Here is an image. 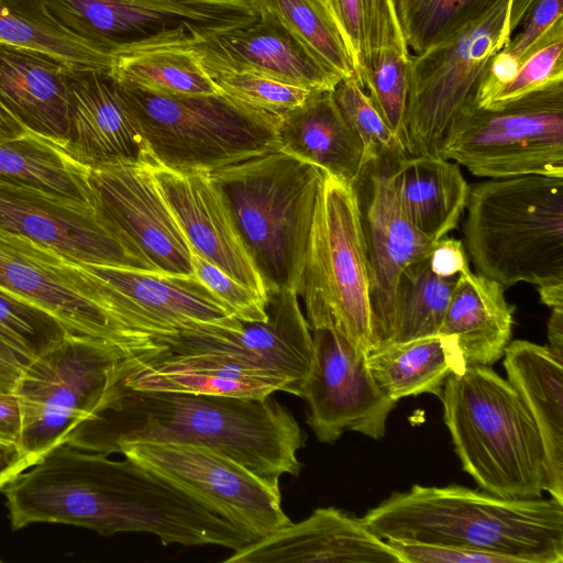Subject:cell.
<instances>
[{"label":"cell","mask_w":563,"mask_h":563,"mask_svg":"<svg viewBox=\"0 0 563 563\" xmlns=\"http://www.w3.org/2000/svg\"><path fill=\"white\" fill-rule=\"evenodd\" d=\"M121 367L93 412L63 443L108 455L131 442L195 444L218 450L276 484L284 474H299L298 451L306 438L273 395L139 390L122 382Z\"/></svg>","instance_id":"6da1fadb"},{"label":"cell","mask_w":563,"mask_h":563,"mask_svg":"<svg viewBox=\"0 0 563 563\" xmlns=\"http://www.w3.org/2000/svg\"><path fill=\"white\" fill-rule=\"evenodd\" d=\"M361 519L384 540L477 550L519 563H563V503L553 497L413 485L391 494Z\"/></svg>","instance_id":"7a4b0ae2"},{"label":"cell","mask_w":563,"mask_h":563,"mask_svg":"<svg viewBox=\"0 0 563 563\" xmlns=\"http://www.w3.org/2000/svg\"><path fill=\"white\" fill-rule=\"evenodd\" d=\"M0 493L13 530L64 523L103 537L139 531L153 504L148 479L136 463L66 443L48 450Z\"/></svg>","instance_id":"3957f363"},{"label":"cell","mask_w":563,"mask_h":563,"mask_svg":"<svg viewBox=\"0 0 563 563\" xmlns=\"http://www.w3.org/2000/svg\"><path fill=\"white\" fill-rule=\"evenodd\" d=\"M440 399L463 470L483 490L503 497L541 496L545 490L541 437L507 379L489 366H466L448 377Z\"/></svg>","instance_id":"277c9868"},{"label":"cell","mask_w":563,"mask_h":563,"mask_svg":"<svg viewBox=\"0 0 563 563\" xmlns=\"http://www.w3.org/2000/svg\"><path fill=\"white\" fill-rule=\"evenodd\" d=\"M463 233L479 275L504 288L563 284V178L525 175L470 187Z\"/></svg>","instance_id":"5b68a950"},{"label":"cell","mask_w":563,"mask_h":563,"mask_svg":"<svg viewBox=\"0 0 563 563\" xmlns=\"http://www.w3.org/2000/svg\"><path fill=\"white\" fill-rule=\"evenodd\" d=\"M266 285L298 295L323 172L276 151L209 174Z\"/></svg>","instance_id":"8992f818"},{"label":"cell","mask_w":563,"mask_h":563,"mask_svg":"<svg viewBox=\"0 0 563 563\" xmlns=\"http://www.w3.org/2000/svg\"><path fill=\"white\" fill-rule=\"evenodd\" d=\"M155 163L212 173L279 151L280 118L225 93L177 96L120 81Z\"/></svg>","instance_id":"52a82bcc"},{"label":"cell","mask_w":563,"mask_h":563,"mask_svg":"<svg viewBox=\"0 0 563 563\" xmlns=\"http://www.w3.org/2000/svg\"><path fill=\"white\" fill-rule=\"evenodd\" d=\"M298 297L312 329L331 328L372 350L367 249L354 186L323 173L316 198Z\"/></svg>","instance_id":"ba28073f"},{"label":"cell","mask_w":563,"mask_h":563,"mask_svg":"<svg viewBox=\"0 0 563 563\" xmlns=\"http://www.w3.org/2000/svg\"><path fill=\"white\" fill-rule=\"evenodd\" d=\"M534 0H496L448 38L410 57L407 155H438L452 123L477 104L492 57L511 38Z\"/></svg>","instance_id":"9c48e42d"},{"label":"cell","mask_w":563,"mask_h":563,"mask_svg":"<svg viewBox=\"0 0 563 563\" xmlns=\"http://www.w3.org/2000/svg\"><path fill=\"white\" fill-rule=\"evenodd\" d=\"M150 344L69 334L24 367L13 393L22 415L20 445L34 464L93 412L123 362Z\"/></svg>","instance_id":"30bf717a"},{"label":"cell","mask_w":563,"mask_h":563,"mask_svg":"<svg viewBox=\"0 0 563 563\" xmlns=\"http://www.w3.org/2000/svg\"><path fill=\"white\" fill-rule=\"evenodd\" d=\"M438 155L477 177L563 178V82L498 108L472 107L452 123Z\"/></svg>","instance_id":"8fae6325"},{"label":"cell","mask_w":563,"mask_h":563,"mask_svg":"<svg viewBox=\"0 0 563 563\" xmlns=\"http://www.w3.org/2000/svg\"><path fill=\"white\" fill-rule=\"evenodd\" d=\"M70 33L112 55L190 46L252 23L244 0H44Z\"/></svg>","instance_id":"7c38bea8"},{"label":"cell","mask_w":563,"mask_h":563,"mask_svg":"<svg viewBox=\"0 0 563 563\" xmlns=\"http://www.w3.org/2000/svg\"><path fill=\"white\" fill-rule=\"evenodd\" d=\"M168 482L255 538L291 522L282 507L279 484L208 446L131 442L117 452Z\"/></svg>","instance_id":"4fadbf2b"},{"label":"cell","mask_w":563,"mask_h":563,"mask_svg":"<svg viewBox=\"0 0 563 563\" xmlns=\"http://www.w3.org/2000/svg\"><path fill=\"white\" fill-rule=\"evenodd\" d=\"M0 287L56 317L71 334L137 345L114 321L104 282L57 250L0 229Z\"/></svg>","instance_id":"5bb4252c"},{"label":"cell","mask_w":563,"mask_h":563,"mask_svg":"<svg viewBox=\"0 0 563 563\" xmlns=\"http://www.w3.org/2000/svg\"><path fill=\"white\" fill-rule=\"evenodd\" d=\"M0 229L96 265L159 272L134 241L98 208L0 177Z\"/></svg>","instance_id":"9a60e30c"},{"label":"cell","mask_w":563,"mask_h":563,"mask_svg":"<svg viewBox=\"0 0 563 563\" xmlns=\"http://www.w3.org/2000/svg\"><path fill=\"white\" fill-rule=\"evenodd\" d=\"M313 354L299 395L307 404V423L323 443L345 430L379 440L397 401L376 384L367 353L331 328L312 329Z\"/></svg>","instance_id":"2e32d148"},{"label":"cell","mask_w":563,"mask_h":563,"mask_svg":"<svg viewBox=\"0 0 563 563\" xmlns=\"http://www.w3.org/2000/svg\"><path fill=\"white\" fill-rule=\"evenodd\" d=\"M82 264L106 283L110 314L135 341L238 320L195 275Z\"/></svg>","instance_id":"e0dca14e"},{"label":"cell","mask_w":563,"mask_h":563,"mask_svg":"<svg viewBox=\"0 0 563 563\" xmlns=\"http://www.w3.org/2000/svg\"><path fill=\"white\" fill-rule=\"evenodd\" d=\"M298 298L288 288L267 289L264 321L198 324L151 342L163 353L228 354L287 375L300 389L310 368L313 340Z\"/></svg>","instance_id":"ac0fdd59"},{"label":"cell","mask_w":563,"mask_h":563,"mask_svg":"<svg viewBox=\"0 0 563 563\" xmlns=\"http://www.w3.org/2000/svg\"><path fill=\"white\" fill-rule=\"evenodd\" d=\"M354 188L369 266L372 352L389 341L394 297L401 273L410 264L428 258L437 241L420 232L406 217L385 159L367 163Z\"/></svg>","instance_id":"d6986e66"},{"label":"cell","mask_w":563,"mask_h":563,"mask_svg":"<svg viewBox=\"0 0 563 563\" xmlns=\"http://www.w3.org/2000/svg\"><path fill=\"white\" fill-rule=\"evenodd\" d=\"M96 207L163 273L195 275L191 251L163 198L151 165L118 163L89 169Z\"/></svg>","instance_id":"ffe728a7"},{"label":"cell","mask_w":563,"mask_h":563,"mask_svg":"<svg viewBox=\"0 0 563 563\" xmlns=\"http://www.w3.org/2000/svg\"><path fill=\"white\" fill-rule=\"evenodd\" d=\"M151 169L190 251L266 301V285L219 185L208 173L178 172L157 163Z\"/></svg>","instance_id":"44dd1931"},{"label":"cell","mask_w":563,"mask_h":563,"mask_svg":"<svg viewBox=\"0 0 563 563\" xmlns=\"http://www.w3.org/2000/svg\"><path fill=\"white\" fill-rule=\"evenodd\" d=\"M67 86L69 124L62 148L70 158L89 169L155 163L111 71L71 65Z\"/></svg>","instance_id":"7402d4cb"},{"label":"cell","mask_w":563,"mask_h":563,"mask_svg":"<svg viewBox=\"0 0 563 563\" xmlns=\"http://www.w3.org/2000/svg\"><path fill=\"white\" fill-rule=\"evenodd\" d=\"M158 349L151 345L130 356L120 371L122 382L139 390L239 398L299 394V385L289 376L228 354L163 353Z\"/></svg>","instance_id":"603a6c76"},{"label":"cell","mask_w":563,"mask_h":563,"mask_svg":"<svg viewBox=\"0 0 563 563\" xmlns=\"http://www.w3.org/2000/svg\"><path fill=\"white\" fill-rule=\"evenodd\" d=\"M187 47L203 65L251 73L312 91H332L342 79L268 12H257L252 23Z\"/></svg>","instance_id":"cb8c5ba5"},{"label":"cell","mask_w":563,"mask_h":563,"mask_svg":"<svg viewBox=\"0 0 563 563\" xmlns=\"http://www.w3.org/2000/svg\"><path fill=\"white\" fill-rule=\"evenodd\" d=\"M222 562L405 563L362 519L334 507L317 508L306 519L256 539Z\"/></svg>","instance_id":"d4e9b609"},{"label":"cell","mask_w":563,"mask_h":563,"mask_svg":"<svg viewBox=\"0 0 563 563\" xmlns=\"http://www.w3.org/2000/svg\"><path fill=\"white\" fill-rule=\"evenodd\" d=\"M59 57L0 42V102L30 132L60 147L67 139V71Z\"/></svg>","instance_id":"484cf974"},{"label":"cell","mask_w":563,"mask_h":563,"mask_svg":"<svg viewBox=\"0 0 563 563\" xmlns=\"http://www.w3.org/2000/svg\"><path fill=\"white\" fill-rule=\"evenodd\" d=\"M507 380L532 417L544 450L545 492L563 503V358L526 340L504 352Z\"/></svg>","instance_id":"4316f807"},{"label":"cell","mask_w":563,"mask_h":563,"mask_svg":"<svg viewBox=\"0 0 563 563\" xmlns=\"http://www.w3.org/2000/svg\"><path fill=\"white\" fill-rule=\"evenodd\" d=\"M280 148L354 186L367 164L360 137L341 114L331 91H316L280 117Z\"/></svg>","instance_id":"83f0119b"},{"label":"cell","mask_w":563,"mask_h":563,"mask_svg":"<svg viewBox=\"0 0 563 563\" xmlns=\"http://www.w3.org/2000/svg\"><path fill=\"white\" fill-rule=\"evenodd\" d=\"M385 164L402 211L420 232L439 241L457 227L470 186L456 163L440 155H402Z\"/></svg>","instance_id":"f1b7e54d"},{"label":"cell","mask_w":563,"mask_h":563,"mask_svg":"<svg viewBox=\"0 0 563 563\" xmlns=\"http://www.w3.org/2000/svg\"><path fill=\"white\" fill-rule=\"evenodd\" d=\"M504 291L470 269L459 275L439 334L455 339L466 366H490L504 355L514 325V307Z\"/></svg>","instance_id":"f546056e"},{"label":"cell","mask_w":563,"mask_h":563,"mask_svg":"<svg viewBox=\"0 0 563 563\" xmlns=\"http://www.w3.org/2000/svg\"><path fill=\"white\" fill-rule=\"evenodd\" d=\"M369 371L390 399L433 394L440 398L448 377L466 364L454 338L434 334L389 343L367 354Z\"/></svg>","instance_id":"4dcf8cb0"},{"label":"cell","mask_w":563,"mask_h":563,"mask_svg":"<svg viewBox=\"0 0 563 563\" xmlns=\"http://www.w3.org/2000/svg\"><path fill=\"white\" fill-rule=\"evenodd\" d=\"M0 177L96 208L89 168L33 132L0 143Z\"/></svg>","instance_id":"1f68e13d"},{"label":"cell","mask_w":563,"mask_h":563,"mask_svg":"<svg viewBox=\"0 0 563 563\" xmlns=\"http://www.w3.org/2000/svg\"><path fill=\"white\" fill-rule=\"evenodd\" d=\"M0 42L106 71L112 70L117 58L66 30L44 0H0Z\"/></svg>","instance_id":"d6a6232c"},{"label":"cell","mask_w":563,"mask_h":563,"mask_svg":"<svg viewBox=\"0 0 563 563\" xmlns=\"http://www.w3.org/2000/svg\"><path fill=\"white\" fill-rule=\"evenodd\" d=\"M111 74L117 80L165 95L220 92L197 54L187 46H164L119 54Z\"/></svg>","instance_id":"836d02e7"},{"label":"cell","mask_w":563,"mask_h":563,"mask_svg":"<svg viewBox=\"0 0 563 563\" xmlns=\"http://www.w3.org/2000/svg\"><path fill=\"white\" fill-rule=\"evenodd\" d=\"M457 277L434 274L428 258L407 266L397 283L387 344L438 334Z\"/></svg>","instance_id":"e575fe53"},{"label":"cell","mask_w":563,"mask_h":563,"mask_svg":"<svg viewBox=\"0 0 563 563\" xmlns=\"http://www.w3.org/2000/svg\"><path fill=\"white\" fill-rule=\"evenodd\" d=\"M340 29L354 64V76L376 53L408 52L395 0H320Z\"/></svg>","instance_id":"d590c367"},{"label":"cell","mask_w":563,"mask_h":563,"mask_svg":"<svg viewBox=\"0 0 563 563\" xmlns=\"http://www.w3.org/2000/svg\"><path fill=\"white\" fill-rule=\"evenodd\" d=\"M257 12L277 18L341 78L354 76V64L335 21L320 0H244Z\"/></svg>","instance_id":"8d00e7d4"},{"label":"cell","mask_w":563,"mask_h":563,"mask_svg":"<svg viewBox=\"0 0 563 563\" xmlns=\"http://www.w3.org/2000/svg\"><path fill=\"white\" fill-rule=\"evenodd\" d=\"M496 0H395L408 48L420 54L481 16Z\"/></svg>","instance_id":"74e56055"},{"label":"cell","mask_w":563,"mask_h":563,"mask_svg":"<svg viewBox=\"0 0 563 563\" xmlns=\"http://www.w3.org/2000/svg\"><path fill=\"white\" fill-rule=\"evenodd\" d=\"M410 57L409 52L380 51L372 56L356 77L405 152Z\"/></svg>","instance_id":"f35d334b"},{"label":"cell","mask_w":563,"mask_h":563,"mask_svg":"<svg viewBox=\"0 0 563 563\" xmlns=\"http://www.w3.org/2000/svg\"><path fill=\"white\" fill-rule=\"evenodd\" d=\"M69 334L52 313L0 287V336L29 363Z\"/></svg>","instance_id":"ab89813d"},{"label":"cell","mask_w":563,"mask_h":563,"mask_svg":"<svg viewBox=\"0 0 563 563\" xmlns=\"http://www.w3.org/2000/svg\"><path fill=\"white\" fill-rule=\"evenodd\" d=\"M331 92L344 120L362 141L367 163L407 155L355 76L342 78Z\"/></svg>","instance_id":"60d3db41"},{"label":"cell","mask_w":563,"mask_h":563,"mask_svg":"<svg viewBox=\"0 0 563 563\" xmlns=\"http://www.w3.org/2000/svg\"><path fill=\"white\" fill-rule=\"evenodd\" d=\"M201 65L220 92L279 118L316 92L251 73Z\"/></svg>","instance_id":"b9f144b4"},{"label":"cell","mask_w":563,"mask_h":563,"mask_svg":"<svg viewBox=\"0 0 563 563\" xmlns=\"http://www.w3.org/2000/svg\"><path fill=\"white\" fill-rule=\"evenodd\" d=\"M563 82V41L532 54L516 76L481 108H498L536 91Z\"/></svg>","instance_id":"7bdbcfd3"},{"label":"cell","mask_w":563,"mask_h":563,"mask_svg":"<svg viewBox=\"0 0 563 563\" xmlns=\"http://www.w3.org/2000/svg\"><path fill=\"white\" fill-rule=\"evenodd\" d=\"M520 25L501 51L521 67L536 52L563 41V0H534Z\"/></svg>","instance_id":"ee69618b"},{"label":"cell","mask_w":563,"mask_h":563,"mask_svg":"<svg viewBox=\"0 0 563 563\" xmlns=\"http://www.w3.org/2000/svg\"><path fill=\"white\" fill-rule=\"evenodd\" d=\"M191 263L195 276L221 299L238 319L249 322L266 319V301L256 294L194 252Z\"/></svg>","instance_id":"f6af8a7d"},{"label":"cell","mask_w":563,"mask_h":563,"mask_svg":"<svg viewBox=\"0 0 563 563\" xmlns=\"http://www.w3.org/2000/svg\"><path fill=\"white\" fill-rule=\"evenodd\" d=\"M405 563H519L511 556L415 541L386 540Z\"/></svg>","instance_id":"bcb514c9"},{"label":"cell","mask_w":563,"mask_h":563,"mask_svg":"<svg viewBox=\"0 0 563 563\" xmlns=\"http://www.w3.org/2000/svg\"><path fill=\"white\" fill-rule=\"evenodd\" d=\"M428 262L431 271L442 277L459 276L470 269L462 242L451 238H442L434 243Z\"/></svg>","instance_id":"7dc6e473"},{"label":"cell","mask_w":563,"mask_h":563,"mask_svg":"<svg viewBox=\"0 0 563 563\" xmlns=\"http://www.w3.org/2000/svg\"><path fill=\"white\" fill-rule=\"evenodd\" d=\"M22 415L14 393H0V441L20 444Z\"/></svg>","instance_id":"c3c4849f"},{"label":"cell","mask_w":563,"mask_h":563,"mask_svg":"<svg viewBox=\"0 0 563 563\" xmlns=\"http://www.w3.org/2000/svg\"><path fill=\"white\" fill-rule=\"evenodd\" d=\"M33 464L20 444L0 441V489Z\"/></svg>","instance_id":"681fc988"},{"label":"cell","mask_w":563,"mask_h":563,"mask_svg":"<svg viewBox=\"0 0 563 563\" xmlns=\"http://www.w3.org/2000/svg\"><path fill=\"white\" fill-rule=\"evenodd\" d=\"M27 364L29 362L0 336V393H13Z\"/></svg>","instance_id":"f907efd6"},{"label":"cell","mask_w":563,"mask_h":563,"mask_svg":"<svg viewBox=\"0 0 563 563\" xmlns=\"http://www.w3.org/2000/svg\"><path fill=\"white\" fill-rule=\"evenodd\" d=\"M548 321L549 349L560 358H563V306L551 308Z\"/></svg>","instance_id":"816d5d0a"},{"label":"cell","mask_w":563,"mask_h":563,"mask_svg":"<svg viewBox=\"0 0 563 563\" xmlns=\"http://www.w3.org/2000/svg\"><path fill=\"white\" fill-rule=\"evenodd\" d=\"M27 132L30 131L0 102V143L18 139Z\"/></svg>","instance_id":"f5cc1de1"},{"label":"cell","mask_w":563,"mask_h":563,"mask_svg":"<svg viewBox=\"0 0 563 563\" xmlns=\"http://www.w3.org/2000/svg\"><path fill=\"white\" fill-rule=\"evenodd\" d=\"M540 298L550 308L563 306V284L538 287Z\"/></svg>","instance_id":"db71d44e"}]
</instances>
